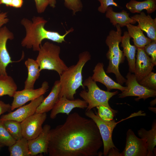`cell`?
I'll use <instances>...</instances> for the list:
<instances>
[{
    "instance_id": "39",
    "label": "cell",
    "mask_w": 156,
    "mask_h": 156,
    "mask_svg": "<svg viewBox=\"0 0 156 156\" xmlns=\"http://www.w3.org/2000/svg\"><path fill=\"white\" fill-rule=\"evenodd\" d=\"M12 0H0L1 4H4L7 6L12 7Z\"/></svg>"
},
{
    "instance_id": "20",
    "label": "cell",
    "mask_w": 156,
    "mask_h": 156,
    "mask_svg": "<svg viewBox=\"0 0 156 156\" xmlns=\"http://www.w3.org/2000/svg\"><path fill=\"white\" fill-rule=\"evenodd\" d=\"M131 38L127 31H125L122 36L120 46L123 48L122 51L124 55L126 57L128 61L129 72L134 73L135 69L136 51L137 48L135 45L131 44Z\"/></svg>"
},
{
    "instance_id": "4",
    "label": "cell",
    "mask_w": 156,
    "mask_h": 156,
    "mask_svg": "<svg viewBox=\"0 0 156 156\" xmlns=\"http://www.w3.org/2000/svg\"><path fill=\"white\" fill-rule=\"evenodd\" d=\"M115 26L116 30H111L105 40V43L109 49L106 56L109 60L106 72L114 73L117 83L122 85L126 82V79L120 73L119 66L120 64L124 62L125 58L123 51L119 47L122 37L121 28L118 24Z\"/></svg>"
},
{
    "instance_id": "35",
    "label": "cell",
    "mask_w": 156,
    "mask_h": 156,
    "mask_svg": "<svg viewBox=\"0 0 156 156\" xmlns=\"http://www.w3.org/2000/svg\"><path fill=\"white\" fill-rule=\"evenodd\" d=\"M36 7L38 13L43 12L45 10L49 3L46 0H34Z\"/></svg>"
},
{
    "instance_id": "27",
    "label": "cell",
    "mask_w": 156,
    "mask_h": 156,
    "mask_svg": "<svg viewBox=\"0 0 156 156\" xmlns=\"http://www.w3.org/2000/svg\"><path fill=\"white\" fill-rule=\"evenodd\" d=\"M10 156H31L29 150L28 140L24 138L17 140L8 147Z\"/></svg>"
},
{
    "instance_id": "29",
    "label": "cell",
    "mask_w": 156,
    "mask_h": 156,
    "mask_svg": "<svg viewBox=\"0 0 156 156\" xmlns=\"http://www.w3.org/2000/svg\"><path fill=\"white\" fill-rule=\"evenodd\" d=\"M16 140L10 134L0 120V143L9 147L14 144Z\"/></svg>"
},
{
    "instance_id": "10",
    "label": "cell",
    "mask_w": 156,
    "mask_h": 156,
    "mask_svg": "<svg viewBox=\"0 0 156 156\" xmlns=\"http://www.w3.org/2000/svg\"><path fill=\"white\" fill-rule=\"evenodd\" d=\"M126 135L125 146L120 156H147L146 140L138 138L131 129L128 130Z\"/></svg>"
},
{
    "instance_id": "28",
    "label": "cell",
    "mask_w": 156,
    "mask_h": 156,
    "mask_svg": "<svg viewBox=\"0 0 156 156\" xmlns=\"http://www.w3.org/2000/svg\"><path fill=\"white\" fill-rule=\"evenodd\" d=\"M11 136L16 140L23 138L21 122L12 120H1Z\"/></svg>"
},
{
    "instance_id": "40",
    "label": "cell",
    "mask_w": 156,
    "mask_h": 156,
    "mask_svg": "<svg viewBox=\"0 0 156 156\" xmlns=\"http://www.w3.org/2000/svg\"><path fill=\"white\" fill-rule=\"evenodd\" d=\"M48 1L49 3V5L51 7L54 8L55 7L56 3V1L55 0H46Z\"/></svg>"
},
{
    "instance_id": "2",
    "label": "cell",
    "mask_w": 156,
    "mask_h": 156,
    "mask_svg": "<svg viewBox=\"0 0 156 156\" xmlns=\"http://www.w3.org/2000/svg\"><path fill=\"white\" fill-rule=\"evenodd\" d=\"M47 21L42 17L37 16L33 18L32 21L24 18L21 23L25 27L26 34L21 42L22 46L27 49L32 48L34 51H38L42 41L47 39L58 43L65 41V38L70 32L73 31L71 28L63 35L57 32L49 31L44 26Z\"/></svg>"
},
{
    "instance_id": "24",
    "label": "cell",
    "mask_w": 156,
    "mask_h": 156,
    "mask_svg": "<svg viewBox=\"0 0 156 156\" xmlns=\"http://www.w3.org/2000/svg\"><path fill=\"white\" fill-rule=\"evenodd\" d=\"M126 8L132 13H140L143 10L148 14L154 12L156 10V0H146L139 1L131 0L126 5Z\"/></svg>"
},
{
    "instance_id": "21",
    "label": "cell",
    "mask_w": 156,
    "mask_h": 156,
    "mask_svg": "<svg viewBox=\"0 0 156 156\" xmlns=\"http://www.w3.org/2000/svg\"><path fill=\"white\" fill-rule=\"evenodd\" d=\"M105 16L109 19L110 22L114 27L118 24L120 27H123L128 24H135L136 22L129 17V13L125 10L121 12H116L114 11L112 6H109L106 12Z\"/></svg>"
},
{
    "instance_id": "22",
    "label": "cell",
    "mask_w": 156,
    "mask_h": 156,
    "mask_svg": "<svg viewBox=\"0 0 156 156\" xmlns=\"http://www.w3.org/2000/svg\"><path fill=\"white\" fill-rule=\"evenodd\" d=\"M25 64L27 68L28 76L25 82L24 89H34V83L40 74L39 66L36 60L28 58Z\"/></svg>"
},
{
    "instance_id": "41",
    "label": "cell",
    "mask_w": 156,
    "mask_h": 156,
    "mask_svg": "<svg viewBox=\"0 0 156 156\" xmlns=\"http://www.w3.org/2000/svg\"><path fill=\"white\" fill-rule=\"evenodd\" d=\"M155 109V108L150 107V110L152 111H155V110H153V109Z\"/></svg>"
},
{
    "instance_id": "13",
    "label": "cell",
    "mask_w": 156,
    "mask_h": 156,
    "mask_svg": "<svg viewBox=\"0 0 156 156\" xmlns=\"http://www.w3.org/2000/svg\"><path fill=\"white\" fill-rule=\"evenodd\" d=\"M51 126L45 125L42 131L36 138L28 140L29 150L31 156L42 153L48 154Z\"/></svg>"
},
{
    "instance_id": "12",
    "label": "cell",
    "mask_w": 156,
    "mask_h": 156,
    "mask_svg": "<svg viewBox=\"0 0 156 156\" xmlns=\"http://www.w3.org/2000/svg\"><path fill=\"white\" fill-rule=\"evenodd\" d=\"M44 98L43 95H42L31 101L29 104L20 107L14 111L3 115L1 117L0 120H12L21 122L35 113L37 108Z\"/></svg>"
},
{
    "instance_id": "31",
    "label": "cell",
    "mask_w": 156,
    "mask_h": 156,
    "mask_svg": "<svg viewBox=\"0 0 156 156\" xmlns=\"http://www.w3.org/2000/svg\"><path fill=\"white\" fill-rule=\"evenodd\" d=\"M138 82L147 88L156 90V73L152 71Z\"/></svg>"
},
{
    "instance_id": "15",
    "label": "cell",
    "mask_w": 156,
    "mask_h": 156,
    "mask_svg": "<svg viewBox=\"0 0 156 156\" xmlns=\"http://www.w3.org/2000/svg\"><path fill=\"white\" fill-rule=\"evenodd\" d=\"M14 38L13 33L6 26L0 28V75H8L6 67L10 63L15 62L12 60L6 47L7 40Z\"/></svg>"
},
{
    "instance_id": "23",
    "label": "cell",
    "mask_w": 156,
    "mask_h": 156,
    "mask_svg": "<svg viewBox=\"0 0 156 156\" xmlns=\"http://www.w3.org/2000/svg\"><path fill=\"white\" fill-rule=\"evenodd\" d=\"M126 27L129 35L133 38L134 45L137 48H144L146 45L152 42V40L146 37L142 31L138 26L129 23Z\"/></svg>"
},
{
    "instance_id": "16",
    "label": "cell",
    "mask_w": 156,
    "mask_h": 156,
    "mask_svg": "<svg viewBox=\"0 0 156 156\" xmlns=\"http://www.w3.org/2000/svg\"><path fill=\"white\" fill-rule=\"evenodd\" d=\"M134 73L138 82L152 71L155 66L144 48H137Z\"/></svg>"
},
{
    "instance_id": "3",
    "label": "cell",
    "mask_w": 156,
    "mask_h": 156,
    "mask_svg": "<svg viewBox=\"0 0 156 156\" xmlns=\"http://www.w3.org/2000/svg\"><path fill=\"white\" fill-rule=\"evenodd\" d=\"M91 57L87 51L81 53L76 64L68 67L60 75L61 88L59 98L64 97L68 99L73 100L78 88L81 87L85 89L82 83V71L85 64L90 60Z\"/></svg>"
},
{
    "instance_id": "30",
    "label": "cell",
    "mask_w": 156,
    "mask_h": 156,
    "mask_svg": "<svg viewBox=\"0 0 156 156\" xmlns=\"http://www.w3.org/2000/svg\"><path fill=\"white\" fill-rule=\"evenodd\" d=\"M97 109V113L99 117L105 121H109L113 119L117 111L112 108H110L104 105H100L96 107Z\"/></svg>"
},
{
    "instance_id": "7",
    "label": "cell",
    "mask_w": 156,
    "mask_h": 156,
    "mask_svg": "<svg viewBox=\"0 0 156 156\" xmlns=\"http://www.w3.org/2000/svg\"><path fill=\"white\" fill-rule=\"evenodd\" d=\"M83 85L88 88L85 89L79 94L80 96L88 104L86 111L100 105H104L112 108L109 103L110 99L118 93V91L114 92L105 91L100 89L91 76L86 79L83 83Z\"/></svg>"
},
{
    "instance_id": "11",
    "label": "cell",
    "mask_w": 156,
    "mask_h": 156,
    "mask_svg": "<svg viewBox=\"0 0 156 156\" xmlns=\"http://www.w3.org/2000/svg\"><path fill=\"white\" fill-rule=\"evenodd\" d=\"M48 83L43 82L41 87L36 89H26L16 91L13 96V100L11 105V111L22 106L29 101L35 99L43 95L49 88Z\"/></svg>"
},
{
    "instance_id": "19",
    "label": "cell",
    "mask_w": 156,
    "mask_h": 156,
    "mask_svg": "<svg viewBox=\"0 0 156 156\" xmlns=\"http://www.w3.org/2000/svg\"><path fill=\"white\" fill-rule=\"evenodd\" d=\"M61 88L59 80L56 81L49 94L37 107L35 113H47L51 110L59 99Z\"/></svg>"
},
{
    "instance_id": "33",
    "label": "cell",
    "mask_w": 156,
    "mask_h": 156,
    "mask_svg": "<svg viewBox=\"0 0 156 156\" xmlns=\"http://www.w3.org/2000/svg\"><path fill=\"white\" fill-rule=\"evenodd\" d=\"M65 5L73 11V14L81 10L82 5L80 0H64Z\"/></svg>"
},
{
    "instance_id": "14",
    "label": "cell",
    "mask_w": 156,
    "mask_h": 156,
    "mask_svg": "<svg viewBox=\"0 0 156 156\" xmlns=\"http://www.w3.org/2000/svg\"><path fill=\"white\" fill-rule=\"evenodd\" d=\"M88 106L87 103L84 100L79 99H68L64 97L59 98L51 110L50 117L55 118L60 113L66 114L68 115L72 110L75 108L84 109Z\"/></svg>"
},
{
    "instance_id": "1",
    "label": "cell",
    "mask_w": 156,
    "mask_h": 156,
    "mask_svg": "<svg viewBox=\"0 0 156 156\" xmlns=\"http://www.w3.org/2000/svg\"><path fill=\"white\" fill-rule=\"evenodd\" d=\"M103 144L98 128L91 119L76 112L65 122L51 129L48 154L50 156H96Z\"/></svg>"
},
{
    "instance_id": "9",
    "label": "cell",
    "mask_w": 156,
    "mask_h": 156,
    "mask_svg": "<svg viewBox=\"0 0 156 156\" xmlns=\"http://www.w3.org/2000/svg\"><path fill=\"white\" fill-rule=\"evenodd\" d=\"M47 117L46 113H35L21 122L23 138L29 140L38 136L42 130V126Z\"/></svg>"
},
{
    "instance_id": "6",
    "label": "cell",
    "mask_w": 156,
    "mask_h": 156,
    "mask_svg": "<svg viewBox=\"0 0 156 156\" xmlns=\"http://www.w3.org/2000/svg\"><path fill=\"white\" fill-rule=\"evenodd\" d=\"M143 112L140 111L131 114L125 119L116 122L114 119L109 121H105L101 119L95 111L94 113L92 109L86 111L85 114L86 116L92 119L96 123L99 129L102 140L103 145V154L107 155L109 151L112 148H117L114 145L112 140L113 131L117 124L119 123L130 118L138 116H145Z\"/></svg>"
},
{
    "instance_id": "38",
    "label": "cell",
    "mask_w": 156,
    "mask_h": 156,
    "mask_svg": "<svg viewBox=\"0 0 156 156\" xmlns=\"http://www.w3.org/2000/svg\"><path fill=\"white\" fill-rule=\"evenodd\" d=\"M23 1V0H12V7L20 8L22 6Z\"/></svg>"
},
{
    "instance_id": "25",
    "label": "cell",
    "mask_w": 156,
    "mask_h": 156,
    "mask_svg": "<svg viewBox=\"0 0 156 156\" xmlns=\"http://www.w3.org/2000/svg\"><path fill=\"white\" fill-rule=\"evenodd\" d=\"M138 135L141 138L145 139L148 145L147 156H154V151L156 145V122L154 120L151 129L147 131L142 128L138 131Z\"/></svg>"
},
{
    "instance_id": "17",
    "label": "cell",
    "mask_w": 156,
    "mask_h": 156,
    "mask_svg": "<svg viewBox=\"0 0 156 156\" xmlns=\"http://www.w3.org/2000/svg\"><path fill=\"white\" fill-rule=\"evenodd\" d=\"M104 64L102 62L98 63L95 66L93 71V74L91 77L96 82L101 83L104 85L107 88V91H109L112 89H117L122 92L126 89L124 87L116 83L108 76L104 69Z\"/></svg>"
},
{
    "instance_id": "34",
    "label": "cell",
    "mask_w": 156,
    "mask_h": 156,
    "mask_svg": "<svg viewBox=\"0 0 156 156\" xmlns=\"http://www.w3.org/2000/svg\"><path fill=\"white\" fill-rule=\"evenodd\" d=\"M101 3V5L98 8V11L102 13L106 12L107 8L110 5H113L119 7L118 4L114 0H98Z\"/></svg>"
},
{
    "instance_id": "36",
    "label": "cell",
    "mask_w": 156,
    "mask_h": 156,
    "mask_svg": "<svg viewBox=\"0 0 156 156\" xmlns=\"http://www.w3.org/2000/svg\"><path fill=\"white\" fill-rule=\"evenodd\" d=\"M11 111V105L0 101V116L7 112Z\"/></svg>"
},
{
    "instance_id": "42",
    "label": "cell",
    "mask_w": 156,
    "mask_h": 156,
    "mask_svg": "<svg viewBox=\"0 0 156 156\" xmlns=\"http://www.w3.org/2000/svg\"><path fill=\"white\" fill-rule=\"evenodd\" d=\"M1 4L0 3V5Z\"/></svg>"
},
{
    "instance_id": "32",
    "label": "cell",
    "mask_w": 156,
    "mask_h": 156,
    "mask_svg": "<svg viewBox=\"0 0 156 156\" xmlns=\"http://www.w3.org/2000/svg\"><path fill=\"white\" fill-rule=\"evenodd\" d=\"M146 53L150 55L152 63L156 65V40H152V42L146 45L144 48Z\"/></svg>"
},
{
    "instance_id": "5",
    "label": "cell",
    "mask_w": 156,
    "mask_h": 156,
    "mask_svg": "<svg viewBox=\"0 0 156 156\" xmlns=\"http://www.w3.org/2000/svg\"><path fill=\"white\" fill-rule=\"evenodd\" d=\"M36 60L41 71L43 70H53L60 75L68 67L60 57V47L49 42L41 44Z\"/></svg>"
},
{
    "instance_id": "26",
    "label": "cell",
    "mask_w": 156,
    "mask_h": 156,
    "mask_svg": "<svg viewBox=\"0 0 156 156\" xmlns=\"http://www.w3.org/2000/svg\"><path fill=\"white\" fill-rule=\"evenodd\" d=\"M17 87L10 76L0 75V97L7 95L13 97Z\"/></svg>"
},
{
    "instance_id": "8",
    "label": "cell",
    "mask_w": 156,
    "mask_h": 156,
    "mask_svg": "<svg viewBox=\"0 0 156 156\" xmlns=\"http://www.w3.org/2000/svg\"><path fill=\"white\" fill-rule=\"evenodd\" d=\"M126 89L118 94V97L123 98L129 96H136V101L140 99L144 100L149 97H154L156 96V90L147 88L140 85L137 81L134 74L128 73L126 76Z\"/></svg>"
},
{
    "instance_id": "37",
    "label": "cell",
    "mask_w": 156,
    "mask_h": 156,
    "mask_svg": "<svg viewBox=\"0 0 156 156\" xmlns=\"http://www.w3.org/2000/svg\"><path fill=\"white\" fill-rule=\"evenodd\" d=\"M9 20L7 12H0V28L3 25L8 23Z\"/></svg>"
},
{
    "instance_id": "18",
    "label": "cell",
    "mask_w": 156,
    "mask_h": 156,
    "mask_svg": "<svg viewBox=\"0 0 156 156\" xmlns=\"http://www.w3.org/2000/svg\"><path fill=\"white\" fill-rule=\"evenodd\" d=\"M138 23L137 26L147 34L152 40H156V18L153 19L151 15H146L143 12L130 17Z\"/></svg>"
}]
</instances>
